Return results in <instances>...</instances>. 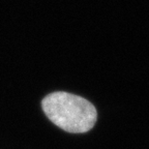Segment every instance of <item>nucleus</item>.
<instances>
[{"label":"nucleus","mask_w":149,"mask_h":149,"mask_svg":"<svg viewBox=\"0 0 149 149\" xmlns=\"http://www.w3.org/2000/svg\"><path fill=\"white\" fill-rule=\"evenodd\" d=\"M46 116L55 125L72 134H83L94 126L97 112L84 97L64 91L52 92L42 100Z\"/></svg>","instance_id":"f257e3e1"}]
</instances>
